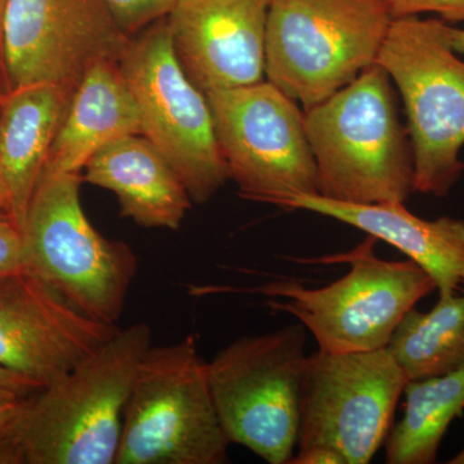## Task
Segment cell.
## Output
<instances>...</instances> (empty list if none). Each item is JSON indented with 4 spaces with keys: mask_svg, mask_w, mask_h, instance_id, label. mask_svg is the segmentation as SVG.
<instances>
[{
    "mask_svg": "<svg viewBox=\"0 0 464 464\" xmlns=\"http://www.w3.org/2000/svg\"><path fill=\"white\" fill-rule=\"evenodd\" d=\"M151 328L118 329L69 373L24 400L0 430V464H115L125 404Z\"/></svg>",
    "mask_w": 464,
    "mask_h": 464,
    "instance_id": "6da1fadb",
    "label": "cell"
},
{
    "mask_svg": "<svg viewBox=\"0 0 464 464\" xmlns=\"http://www.w3.org/2000/svg\"><path fill=\"white\" fill-rule=\"evenodd\" d=\"M368 235L346 253L311 259L324 265H350L341 279L307 288L289 279L253 286L197 285L192 295H258L266 307L288 314L315 338L317 350L331 353H362L389 346L391 337L409 311L436 292L435 282L411 259L387 261L375 253Z\"/></svg>",
    "mask_w": 464,
    "mask_h": 464,
    "instance_id": "7a4b0ae2",
    "label": "cell"
},
{
    "mask_svg": "<svg viewBox=\"0 0 464 464\" xmlns=\"http://www.w3.org/2000/svg\"><path fill=\"white\" fill-rule=\"evenodd\" d=\"M317 195L351 204L405 203L414 192V158L392 81L366 67L346 87L304 110Z\"/></svg>",
    "mask_w": 464,
    "mask_h": 464,
    "instance_id": "3957f363",
    "label": "cell"
},
{
    "mask_svg": "<svg viewBox=\"0 0 464 464\" xmlns=\"http://www.w3.org/2000/svg\"><path fill=\"white\" fill-rule=\"evenodd\" d=\"M82 173H44L23 227L24 265L79 313L115 325L139 261L133 249L101 235L81 201Z\"/></svg>",
    "mask_w": 464,
    "mask_h": 464,
    "instance_id": "277c9868",
    "label": "cell"
},
{
    "mask_svg": "<svg viewBox=\"0 0 464 464\" xmlns=\"http://www.w3.org/2000/svg\"><path fill=\"white\" fill-rule=\"evenodd\" d=\"M449 27L440 18H395L375 60L404 102L414 192L439 198L464 172V61Z\"/></svg>",
    "mask_w": 464,
    "mask_h": 464,
    "instance_id": "5b68a950",
    "label": "cell"
},
{
    "mask_svg": "<svg viewBox=\"0 0 464 464\" xmlns=\"http://www.w3.org/2000/svg\"><path fill=\"white\" fill-rule=\"evenodd\" d=\"M228 447L197 335L150 346L125 404L115 464H222Z\"/></svg>",
    "mask_w": 464,
    "mask_h": 464,
    "instance_id": "8992f818",
    "label": "cell"
},
{
    "mask_svg": "<svg viewBox=\"0 0 464 464\" xmlns=\"http://www.w3.org/2000/svg\"><path fill=\"white\" fill-rule=\"evenodd\" d=\"M306 342L293 324L237 338L207 362L226 438L268 464H289L298 448Z\"/></svg>",
    "mask_w": 464,
    "mask_h": 464,
    "instance_id": "52a82bcc",
    "label": "cell"
},
{
    "mask_svg": "<svg viewBox=\"0 0 464 464\" xmlns=\"http://www.w3.org/2000/svg\"><path fill=\"white\" fill-rule=\"evenodd\" d=\"M391 21L382 0H271L266 78L310 109L375 63Z\"/></svg>",
    "mask_w": 464,
    "mask_h": 464,
    "instance_id": "ba28073f",
    "label": "cell"
},
{
    "mask_svg": "<svg viewBox=\"0 0 464 464\" xmlns=\"http://www.w3.org/2000/svg\"><path fill=\"white\" fill-rule=\"evenodd\" d=\"M166 18L130 36L119 66L139 106L143 136L169 161L192 201L206 204L230 181L227 167L209 101L174 53Z\"/></svg>",
    "mask_w": 464,
    "mask_h": 464,
    "instance_id": "9c48e42d",
    "label": "cell"
},
{
    "mask_svg": "<svg viewBox=\"0 0 464 464\" xmlns=\"http://www.w3.org/2000/svg\"><path fill=\"white\" fill-rule=\"evenodd\" d=\"M206 96L228 179L241 198L276 206L292 195H317L315 159L297 101L268 81Z\"/></svg>",
    "mask_w": 464,
    "mask_h": 464,
    "instance_id": "30bf717a",
    "label": "cell"
},
{
    "mask_svg": "<svg viewBox=\"0 0 464 464\" xmlns=\"http://www.w3.org/2000/svg\"><path fill=\"white\" fill-rule=\"evenodd\" d=\"M408 378L389 348L307 356L298 448L322 447L368 464L389 438Z\"/></svg>",
    "mask_w": 464,
    "mask_h": 464,
    "instance_id": "8fae6325",
    "label": "cell"
},
{
    "mask_svg": "<svg viewBox=\"0 0 464 464\" xmlns=\"http://www.w3.org/2000/svg\"><path fill=\"white\" fill-rule=\"evenodd\" d=\"M130 36L105 0H7L3 72L9 90L54 84L75 91L105 61H119Z\"/></svg>",
    "mask_w": 464,
    "mask_h": 464,
    "instance_id": "7c38bea8",
    "label": "cell"
},
{
    "mask_svg": "<svg viewBox=\"0 0 464 464\" xmlns=\"http://www.w3.org/2000/svg\"><path fill=\"white\" fill-rule=\"evenodd\" d=\"M24 270L0 279V366L47 386L115 334Z\"/></svg>",
    "mask_w": 464,
    "mask_h": 464,
    "instance_id": "4fadbf2b",
    "label": "cell"
},
{
    "mask_svg": "<svg viewBox=\"0 0 464 464\" xmlns=\"http://www.w3.org/2000/svg\"><path fill=\"white\" fill-rule=\"evenodd\" d=\"M271 0H177L168 14L174 53L204 93L264 81Z\"/></svg>",
    "mask_w": 464,
    "mask_h": 464,
    "instance_id": "5bb4252c",
    "label": "cell"
},
{
    "mask_svg": "<svg viewBox=\"0 0 464 464\" xmlns=\"http://www.w3.org/2000/svg\"><path fill=\"white\" fill-rule=\"evenodd\" d=\"M337 219L395 246L435 282L439 297L457 295L464 284V221L453 217L424 219L405 203L351 204L320 195H292L276 204Z\"/></svg>",
    "mask_w": 464,
    "mask_h": 464,
    "instance_id": "9a60e30c",
    "label": "cell"
},
{
    "mask_svg": "<svg viewBox=\"0 0 464 464\" xmlns=\"http://www.w3.org/2000/svg\"><path fill=\"white\" fill-rule=\"evenodd\" d=\"M82 179L112 192L121 217L146 228L177 230L194 204L169 161L143 134L101 149L85 164Z\"/></svg>",
    "mask_w": 464,
    "mask_h": 464,
    "instance_id": "2e32d148",
    "label": "cell"
},
{
    "mask_svg": "<svg viewBox=\"0 0 464 464\" xmlns=\"http://www.w3.org/2000/svg\"><path fill=\"white\" fill-rule=\"evenodd\" d=\"M54 84L9 90L0 108V172L11 201L12 217L23 231L54 139L72 99Z\"/></svg>",
    "mask_w": 464,
    "mask_h": 464,
    "instance_id": "e0dca14e",
    "label": "cell"
},
{
    "mask_svg": "<svg viewBox=\"0 0 464 464\" xmlns=\"http://www.w3.org/2000/svg\"><path fill=\"white\" fill-rule=\"evenodd\" d=\"M142 134L139 106L119 61L92 67L72 92L44 173H82L109 143Z\"/></svg>",
    "mask_w": 464,
    "mask_h": 464,
    "instance_id": "ac0fdd59",
    "label": "cell"
},
{
    "mask_svg": "<svg viewBox=\"0 0 464 464\" xmlns=\"http://www.w3.org/2000/svg\"><path fill=\"white\" fill-rule=\"evenodd\" d=\"M404 415L386 442L389 464H432L449 427L464 411V364L448 373L409 381Z\"/></svg>",
    "mask_w": 464,
    "mask_h": 464,
    "instance_id": "d6986e66",
    "label": "cell"
},
{
    "mask_svg": "<svg viewBox=\"0 0 464 464\" xmlns=\"http://www.w3.org/2000/svg\"><path fill=\"white\" fill-rule=\"evenodd\" d=\"M389 351L408 381L448 373L464 364V295L439 297L427 313L409 311L393 332Z\"/></svg>",
    "mask_w": 464,
    "mask_h": 464,
    "instance_id": "ffe728a7",
    "label": "cell"
},
{
    "mask_svg": "<svg viewBox=\"0 0 464 464\" xmlns=\"http://www.w3.org/2000/svg\"><path fill=\"white\" fill-rule=\"evenodd\" d=\"M177 0H105L125 35L133 36L170 14Z\"/></svg>",
    "mask_w": 464,
    "mask_h": 464,
    "instance_id": "44dd1931",
    "label": "cell"
},
{
    "mask_svg": "<svg viewBox=\"0 0 464 464\" xmlns=\"http://www.w3.org/2000/svg\"><path fill=\"white\" fill-rule=\"evenodd\" d=\"M395 18L438 14L447 24L464 23V0H382Z\"/></svg>",
    "mask_w": 464,
    "mask_h": 464,
    "instance_id": "7402d4cb",
    "label": "cell"
},
{
    "mask_svg": "<svg viewBox=\"0 0 464 464\" xmlns=\"http://www.w3.org/2000/svg\"><path fill=\"white\" fill-rule=\"evenodd\" d=\"M24 270L23 231L12 219H0V279Z\"/></svg>",
    "mask_w": 464,
    "mask_h": 464,
    "instance_id": "603a6c76",
    "label": "cell"
},
{
    "mask_svg": "<svg viewBox=\"0 0 464 464\" xmlns=\"http://www.w3.org/2000/svg\"><path fill=\"white\" fill-rule=\"evenodd\" d=\"M42 387L36 382L0 366V393L29 398L30 395L41 390Z\"/></svg>",
    "mask_w": 464,
    "mask_h": 464,
    "instance_id": "cb8c5ba5",
    "label": "cell"
},
{
    "mask_svg": "<svg viewBox=\"0 0 464 464\" xmlns=\"http://www.w3.org/2000/svg\"><path fill=\"white\" fill-rule=\"evenodd\" d=\"M289 464H346L340 454L331 449L314 447L299 449Z\"/></svg>",
    "mask_w": 464,
    "mask_h": 464,
    "instance_id": "d4e9b609",
    "label": "cell"
},
{
    "mask_svg": "<svg viewBox=\"0 0 464 464\" xmlns=\"http://www.w3.org/2000/svg\"><path fill=\"white\" fill-rule=\"evenodd\" d=\"M25 399L21 396L0 393V430L16 417Z\"/></svg>",
    "mask_w": 464,
    "mask_h": 464,
    "instance_id": "484cf974",
    "label": "cell"
},
{
    "mask_svg": "<svg viewBox=\"0 0 464 464\" xmlns=\"http://www.w3.org/2000/svg\"><path fill=\"white\" fill-rule=\"evenodd\" d=\"M0 219H12V221H14V217H12L7 186H5L2 172H0Z\"/></svg>",
    "mask_w": 464,
    "mask_h": 464,
    "instance_id": "4316f807",
    "label": "cell"
},
{
    "mask_svg": "<svg viewBox=\"0 0 464 464\" xmlns=\"http://www.w3.org/2000/svg\"><path fill=\"white\" fill-rule=\"evenodd\" d=\"M450 33L451 45L459 54H464V29L459 27H449Z\"/></svg>",
    "mask_w": 464,
    "mask_h": 464,
    "instance_id": "83f0119b",
    "label": "cell"
},
{
    "mask_svg": "<svg viewBox=\"0 0 464 464\" xmlns=\"http://www.w3.org/2000/svg\"><path fill=\"white\" fill-rule=\"evenodd\" d=\"M5 8L7 0H0V67L3 69V29H5Z\"/></svg>",
    "mask_w": 464,
    "mask_h": 464,
    "instance_id": "f1b7e54d",
    "label": "cell"
},
{
    "mask_svg": "<svg viewBox=\"0 0 464 464\" xmlns=\"http://www.w3.org/2000/svg\"><path fill=\"white\" fill-rule=\"evenodd\" d=\"M7 92L8 88L7 83H5V72H3V69L0 67V108H2V102Z\"/></svg>",
    "mask_w": 464,
    "mask_h": 464,
    "instance_id": "f546056e",
    "label": "cell"
},
{
    "mask_svg": "<svg viewBox=\"0 0 464 464\" xmlns=\"http://www.w3.org/2000/svg\"><path fill=\"white\" fill-rule=\"evenodd\" d=\"M449 464H464V448L462 450L459 451V453L457 454V456H454L451 458L450 460L448 462Z\"/></svg>",
    "mask_w": 464,
    "mask_h": 464,
    "instance_id": "4dcf8cb0",
    "label": "cell"
}]
</instances>
